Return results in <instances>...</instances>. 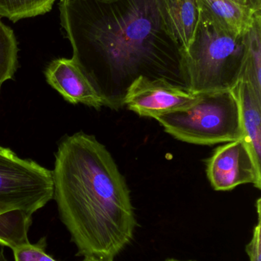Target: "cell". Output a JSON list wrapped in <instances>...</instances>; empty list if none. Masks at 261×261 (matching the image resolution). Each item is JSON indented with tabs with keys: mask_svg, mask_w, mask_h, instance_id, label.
Segmentation results:
<instances>
[{
	"mask_svg": "<svg viewBox=\"0 0 261 261\" xmlns=\"http://www.w3.org/2000/svg\"><path fill=\"white\" fill-rule=\"evenodd\" d=\"M58 8L72 59L104 107L122 109L139 76L188 90L182 50L165 32L158 0H61Z\"/></svg>",
	"mask_w": 261,
	"mask_h": 261,
	"instance_id": "6da1fadb",
	"label": "cell"
},
{
	"mask_svg": "<svg viewBox=\"0 0 261 261\" xmlns=\"http://www.w3.org/2000/svg\"><path fill=\"white\" fill-rule=\"evenodd\" d=\"M197 93L162 80L139 76L129 87L124 107L141 117L156 116L190 107L196 102Z\"/></svg>",
	"mask_w": 261,
	"mask_h": 261,
	"instance_id": "52a82bcc",
	"label": "cell"
},
{
	"mask_svg": "<svg viewBox=\"0 0 261 261\" xmlns=\"http://www.w3.org/2000/svg\"><path fill=\"white\" fill-rule=\"evenodd\" d=\"M235 90L240 105L243 138L261 164V97L246 81H240Z\"/></svg>",
	"mask_w": 261,
	"mask_h": 261,
	"instance_id": "8fae6325",
	"label": "cell"
},
{
	"mask_svg": "<svg viewBox=\"0 0 261 261\" xmlns=\"http://www.w3.org/2000/svg\"><path fill=\"white\" fill-rule=\"evenodd\" d=\"M164 261H196L194 260H179V259L176 258H167V260Z\"/></svg>",
	"mask_w": 261,
	"mask_h": 261,
	"instance_id": "44dd1931",
	"label": "cell"
},
{
	"mask_svg": "<svg viewBox=\"0 0 261 261\" xmlns=\"http://www.w3.org/2000/svg\"><path fill=\"white\" fill-rule=\"evenodd\" d=\"M257 223L253 229L252 237L246 246V252L249 261H261V223H260V199L257 203Z\"/></svg>",
	"mask_w": 261,
	"mask_h": 261,
	"instance_id": "e0dca14e",
	"label": "cell"
},
{
	"mask_svg": "<svg viewBox=\"0 0 261 261\" xmlns=\"http://www.w3.org/2000/svg\"><path fill=\"white\" fill-rule=\"evenodd\" d=\"M32 215L21 210L0 213V245L14 250L30 243L28 231L32 225Z\"/></svg>",
	"mask_w": 261,
	"mask_h": 261,
	"instance_id": "4fadbf2b",
	"label": "cell"
},
{
	"mask_svg": "<svg viewBox=\"0 0 261 261\" xmlns=\"http://www.w3.org/2000/svg\"><path fill=\"white\" fill-rule=\"evenodd\" d=\"M44 76L48 84L67 102L97 110L104 107V101L72 58L53 60L46 67Z\"/></svg>",
	"mask_w": 261,
	"mask_h": 261,
	"instance_id": "ba28073f",
	"label": "cell"
},
{
	"mask_svg": "<svg viewBox=\"0 0 261 261\" xmlns=\"http://www.w3.org/2000/svg\"><path fill=\"white\" fill-rule=\"evenodd\" d=\"M194 103L156 116L167 133L183 142L213 145L243 138L235 90L197 93Z\"/></svg>",
	"mask_w": 261,
	"mask_h": 261,
	"instance_id": "277c9868",
	"label": "cell"
},
{
	"mask_svg": "<svg viewBox=\"0 0 261 261\" xmlns=\"http://www.w3.org/2000/svg\"><path fill=\"white\" fill-rule=\"evenodd\" d=\"M45 239L38 243H29L12 250L15 261H58L52 258L45 251Z\"/></svg>",
	"mask_w": 261,
	"mask_h": 261,
	"instance_id": "2e32d148",
	"label": "cell"
},
{
	"mask_svg": "<svg viewBox=\"0 0 261 261\" xmlns=\"http://www.w3.org/2000/svg\"><path fill=\"white\" fill-rule=\"evenodd\" d=\"M8 210H8V208H6V207L3 206V205H0V213H3V212L8 211Z\"/></svg>",
	"mask_w": 261,
	"mask_h": 261,
	"instance_id": "7402d4cb",
	"label": "cell"
},
{
	"mask_svg": "<svg viewBox=\"0 0 261 261\" xmlns=\"http://www.w3.org/2000/svg\"><path fill=\"white\" fill-rule=\"evenodd\" d=\"M245 38L246 55L242 81H248L261 97V11L256 12Z\"/></svg>",
	"mask_w": 261,
	"mask_h": 261,
	"instance_id": "7c38bea8",
	"label": "cell"
},
{
	"mask_svg": "<svg viewBox=\"0 0 261 261\" xmlns=\"http://www.w3.org/2000/svg\"><path fill=\"white\" fill-rule=\"evenodd\" d=\"M56 0H0V16L13 22L50 12Z\"/></svg>",
	"mask_w": 261,
	"mask_h": 261,
	"instance_id": "9a60e30c",
	"label": "cell"
},
{
	"mask_svg": "<svg viewBox=\"0 0 261 261\" xmlns=\"http://www.w3.org/2000/svg\"><path fill=\"white\" fill-rule=\"evenodd\" d=\"M96 1H99V2H109V1H110V0H96Z\"/></svg>",
	"mask_w": 261,
	"mask_h": 261,
	"instance_id": "603a6c76",
	"label": "cell"
},
{
	"mask_svg": "<svg viewBox=\"0 0 261 261\" xmlns=\"http://www.w3.org/2000/svg\"><path fill=\"white\" fill-rule=\"evenodd\" d=\"M82 261H106V260H101V259L95 258V257H84V260H83Z\"/></svg>",
	"mask_w": 261,
	"mask_h": 261,
	"instance_id": "ac0fdd59",
	"label": "cell"
},
{
	"mask_svg": "<svg viewBox=\"0 0 261 261\" xmlns=\"http://www.w3.org/2000/svg\"><path fill=\"white\" fill-rule=\"evenodd\" d=\"M18 42L13 30L0 19V90L12 80L18 67Z\"/></svg>",
	"mask_w": 261,
	"mask_h": 261,
	"instance_id": "5bb4252c",
	"label": "cell"
},
{
	"mask_svg": "<svg viewBox=\"0 0 261 261\" xmlns=\"http://www.w3.org/2000/svg\"><path fill=\"white\" fill-rule=\"evenodd\" d=\"M199 11L194 41L182 55L188 90L202 93L234 90L243 75L245 35L234 36Z\"/></svg>",
	"mask_w": 261,
	"mask_h": 261,
	"instance_id": "3957f363",
	"label": "cell"
},
{
	"mask_svg": "<svg viewBox=\"0 0 261 261\" xmlns=\"http://www.w3.org/2000/svg\"><path fill=\"white\" fill-rule=\"evenodd\" d=\"M199 9L234 36L244 37L252 25L255 9L233 0H196ZM260 11V10H258Z\"/></svg>",
	"mask_w": 261,
	"mask_h": 261,
	"instance_id": "30bf717a",
	"label": "cell"
},
{
	"mask_svg": "<svg viewBox=\"0 0 261 261\" xmlns=\"http://www.w3.org/2000/svg\"><path fill=\"white\" fill-rule=\"evenodd\" d=\"M233 1L240 3V4L249 5V0H233Z\"/></svg>",
	"mask_w": 261,
	"mask_h": 261,
	"instance_id": "d6986e66",
	"label": "cell"
},
{
	"mask_svg": "<svg viewBox=\"0 0 261 261\" xmlns=\"http://www.w3.org/2000/svg\"><path fill=\"white\" fill-rule=\"evenodd\" d=\"M53 196L52 170L0 146V205L34 214Z\"/></svg>",
	"mask_w": 261,
	"mask_h": 261,
	"instance_id": "5b68a950",
	"label": "cell"
},
{
	"mask_svg": "<svg viewBox=\"0 0 261 261\" xmlns=\"http://www.w3.org/2000/svg\"><path fill=\"white\" fill-rule=\"evenodd\" d=\"M55 158L53 198L78 254L114 260L133 241L137 222L111 153L79 132L61 138Z\"/></svg>",
	"mask_w": 261,
	"mask_h": 261,
	"instance_id": "7a4b0ae2",
	"label": "cell"
},
{
	"mask_svg": "<svg viewBox=\"0 0 261 261\" xmlns=\"http://www.w3.org/2000/svg\"><path fill=\"white\" fill-rule=\"evenodd\" d=\"M165 32L182 50L188 51L197 32L199 11L196 0H158Z\"/></svg>",
	"mask_w": 261,
	"mask_h": 261,
	"instance_id": "9c48e42d",
	"label": "cell"
},
{
	"mask_svg": "<svg viewBox=\"0 0 261 261\" xmlns=\"http://www.w3.org/2000/svg\"><path fill=\"white\" fill-rule=\"evenodd\" d=\"M260 165L251 147L242 138L215 150L207 162V176L216 191H229L248 184L260 190Z\"/></svg>",
	"mask_w": 261,
	"mask_h": 261,
	"instance_id": "8992f818",
	"label": "cell"
},
{
	"mask_svg": "<svg viewBox=\"0 0 261 261\" xmlns=\"http://www.w3.org/2000/svg\"><path fill=\"white\" fill-rule=\"evenodd\" d=\"M0 261H9L6 258V256H5L3 251H0Z\"/></svg>",
	"mask_w": 261,
	"mask_h": 261,
	"instance_id": "ffe728a7",
	"label": "cell"
}]
</instances>
